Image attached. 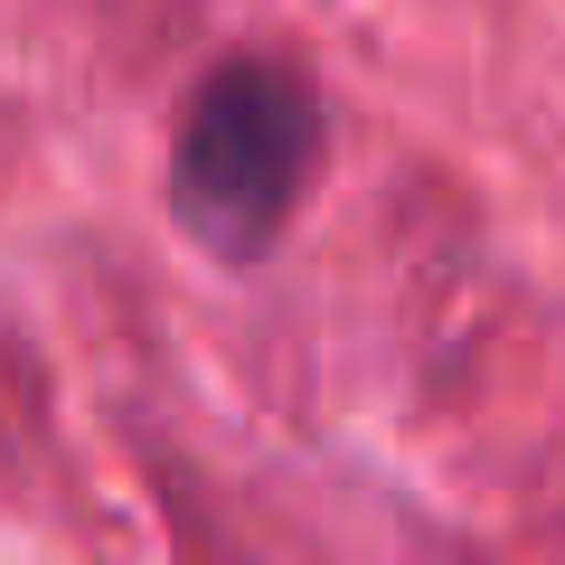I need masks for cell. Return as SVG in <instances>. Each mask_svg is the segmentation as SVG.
<instances>
[{"instance_id":"6da1fadb","label":"cell","mask_w":565,"mask_h":565,"mask_svg":"<svg viewBox=\"0 0 565 565\" xmlns=\"http://www.w3.org/2000/svg\"><path fill=\"white\" fill-rule=\"evenodd\" d=\"M321 161V95L274 57H226L170 141V207L217 255H264Z\"/></svg>"}]
</instances>
